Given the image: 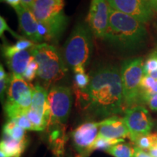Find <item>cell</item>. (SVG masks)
Here are the masks:
<instances>
[{
	"label": "cell",
	"mask_w": 157,
	"mask_h": 157,
	"mask_svg": "<svg viewBox=\"0 0 157 157\" xmlns=\"http://www.w3.org/2000/svg\"><path fill=\"white\" fill-rule=\"evenodd\" d=\"M74 90L76 104L84 111L102 117L116 116L125 111L121 72L117 66L98 68L85 89L74 87Z\"/></svg>",
	"instance_id": "obj_1"
},
{
	"label": "cell",
	"mask_w": 157,
	"mask_h": 157,
	"mask_svg": "<svg viewBox=\"0 0 157 157\" xmlns=\"http://www.w3.org/2000/svg\"><path fill=\"white\" fill-rule=\"evenodd\" d=\"M147 36L144 23L135 17L110 7L109 23L104 40L122 50H136Z\"/></svg>",
	"instance_id": "obj_2"
},
{
	"label": "cell",
	"mask_w": 157,
	"mask_h": 157,
	"mask_svg": "<svg viewBox=\"0 0 157 157\" xmlns=\"http://www.w3.org/2000/svg\"><path fill=\"white\" fill-rule=\"evenodd\" d=\"M93 52L92 31L88 25H76L64 46V58L74 71L85 69Z\"/></svg>",
	"instance_id": "obj_3"
},
{
	"label": "cell",
	"mask_w": 157,
	"mask_h": 157,
	"mask_svg": "<svg viewBox=\"0 0 157 157\" xmlns=\"http://www.w3.org/2000/svg\"><path fill=\"white\" fill-rule=\"evenodd\" d=\"M64 1L34 0L31 12L38 22L44 23L48 29L47 42H56L63 32L68 23L64 15Z\"/></svg>",
	"instance_id": "obj_4"
},
{
	"label": "cell",
	"mask_w": 157,
	"mask_h": 157,
	"mask_svg": "<svg viewBox=\"0 0 157 157\" xmlns=\"http://www.w3.org/2000/svg\"><path fill=\"white\" fill-rule=\"evenodd\" d=\"M32 56L39 66L38 76L48 84L63 78L67 72L66 65L58 50L48 43L35 44L31 48Z\"/></svg>",
	"instance_id": "obj_5"
},
{
	"label": "cell",
	"mask_w": 157,
	"mask_h": 157,
	"mask_svg": "<svg viewBox=\"0 0 157 157\" xmlns=\"http://www.w3.org/2000/svg\"><path fill=\"white\" fill-rule=\"evenodd\" d=\"M34 86L25 81L23 76L12 74L7 91V101L4 109L10 120L25 115L32 102Z\"/></svg>",
	"instance_id": "obj_6"
},
{
	"label": "cell",
	"mask_w": 157,
	"mask_h": 157,
	"mask_svg": "<svg viewBox=\"0 0 157 157\" xmlns=\"http://www.w3.org/2000/svg\"><path fill=\"white\" fill-rule=\"evenodd\" d=\"M143 66L144 62L141 58L129 59L121 66L120 72L125 110L140 103V83L144 76Z\"/></svg>",
	"instance_id": "obj_7"
},
{
	"label": "cell",
	"mask_w": 157,
	"mask_h": 157,
	"mask_svg": "<svg viewBox=\"0 0 157 157\" xmlns=\"http://www.w3.org/2000/svg\"><path fill=\"white\" fill-rule=\"evenodd\" d=\"M72 101V93L69 87L54 86L51 88L48 93L50 110L48 126L65 124L66 123L71 110Z\"/></svg>",
	"instance_id": "obj_8"
},
{
	"label": "cell",
	"mask_w": 157,
	"mask_h": 157,
	"mask_svg": "<svg viewBox=\"0 0 157 157\" xmlns=\"http://www.w3.org/2000/svg\"><path fill=\"white\" fill-rule=\"evenodd\" d=\"M124 113V120L129 129V139L132 142L140 135L151 133L154 122L146 107L137 105L125 110Z\"/></svg>",
	"instance_id": "obj_9"
},
{
	"label": "cell",
	"mask_w": 157,
	"mask_h": 157,
	"mask_svg": "<svg viewBox=\"0 0 157 157\" xmlns=\"http://www.w3.org/2000/svg\"><path fill=\"white\" fill-rule=\"evenodd\" d=\"M99 132V122L88 121L82 124L71 133L72 146L76 153L75 157H87Z\"/></svg>",
	"instance_id": "obj_10"
},
{
	"label": "cell",
	"mask_w": 157,
	"mask_h": 157,
	"mask_svg": "<svg viewBox=\"0 0 157 157\" xmlns=\"http://www.w3.org/2000/svg\"><path fill=\"white\" fill-rule=\"evenodd\" d=\"M110 6L106 0H91L87 23L94 36L104 39L109 27Z\"/></svg>",
	"instance_id": "obj_11"
},
{
	"label": "cell",
	"mask_w": 157,
	"mask_h": 157,
	"mask_svg": "<svg viewBox=\"0 0 157 157\" xmlns=\"http://www.w3.org/2000/svg\"><path fill=\"white\" fill-rule=\"evenodd\" d=\"M110 7L147 23L152 19L154 10L147 0H106Z\"/></svg>",
	"instance_id": "obj_12"
},
{
	"label": "cell",
	"mask_w": 157,
	"mask_h": 157,
	"mask_svg": "<svg viewBox=\"0 0 157 157\" xmlns=\"http://www.w3.org/2000/svg\"><path fill=\"white\" fill-rule=\"evenodd\" d=\"M3 52L8 68L13 74L23 77L25 69L33 57L31 49L18 51L15 50L13 45H5Z\"/></svg>",
	"instance_id": "obj_13"
},
{
	"label": "cell",
	"mask_w": 157,
	"mask_h": 157,
	"mask_svg": "<svg viewBox=\"0 0 157 157\" xmlns=\"http://www.w3.org/2000/svg\"><path fill=\"white\" fill-rule=\"evenodd\" d=\"M98 137L108 139H124L129 136L124 118L112 116L99 121Z\"/></svg>",
	"instance_id": "obj_14"
},
{
	"label": "cell",
	"mask_w": 157,
	"mask_h": 157,
	"mask_svg": "<svg viewBox=\"0 0 157 157\" xmlns=\"http://www.w3.org/2000/svg\"><path fill=\"white\" fill-rule=\"evenodd\" d=\"M18 17L20 29L29 40L41 42L38 33V21L30 10L21 5L15 9Z\"/></svg>",
	"instance_id": "obj_15"
},
{
	"label": "cell",
	"mask_w": 157,
	"mask_h": 157,
	"mask_svg": "<svg viewBox=\"0 0 157 157\" xmlns=\"http://www.w3.org/2000/svg\"><path fill=\"white\" fill-rule=\"evenodd\" d=\"M50 131L49 141L52 152L56 157L65 156V145L67 142L68 137L66 134L64 124H57L48 126Z\"/></svg>",
	"instance_id": "obj_16"
},
{
	"label": "cell",
	"mask_w": 157,
	"mask_h": 157,
	"mask_svg": "<svg viewBox=\"0 0 157 157\" xmlns=\"http://www.w3.org/2000/svg\"><path fill=\"white\" fill-rule=\"evenodd\" d=\"M30 109L43 116L47 120L50 121V110L48 103V91L39 84L34 86L32 102Z\"/></svg>",
	"instance_id": "obj_17"
},
{
	"label": "cell",
	"mask_w": 157,
	"mask_h": 157,
	"mask_svg": "<svg viewBox=\"0 0 157 157\" xmlns=\"http://www.w3.org/2000/svg\"><path fill=\"white\" fill-rule=\"evenodd\" d=\"M0 145V152H2L6 157H21L26 148L27 139L19 141L4 135Z\"/></svg>",
	"instance_id": "obj_18"
},
{
	"label": "cell",
	"mask_w": 157,
	"mask_h": 157,
	"mask_svg": "<svg viewBox=\"0 0 157 157\" xmlns=\"http://www.w3.org/2000/svg\"><path fill=\"white\" fill-rule=\"evenodd\" d=\"M25 130V129L20 127L13 120H9L3 127L4 135L19 141L27 139Z\"/></svg>",
	"instance_id": "obj_19"
},
{
	"label": "cell",
	"mask_w": 157,
	"mask_h": 157,
	"mask_svg": "<svg viewBox=\"0 0 157 157\" xmlns=\"http://www.w3.org/2000/svg\"><path fill=\"white\" fill-rule=\"evenodd\" d=\"M113 157H133L135 154V147L129 143H119L111 146L106 151Z\"/></svg>",
	"instance_id": "obj_20"
},
{
	"label": "cell",
	"mask_w": 157,
	"mask_h": 157,
	"mask_svg": "<svg viewBox=\"0 0 157 157\" xmlns=\"http://www.w3.org/2000/svg\"><path fill=\"white\" fill-rule=\"evenodd\" d=\"M137 148L144 151H149L157 146V132L140 135L132 142Z\"/></svg>",
	"instance_id": "obj_21"
},
{
	"label": "cell",
	"mask_w": 157,
	"mask_h": 157,
	"mask_svg": "<svg viewBox=\"0 0 157 157\" xmlns=\"http://www.w3.org/2000/svg\"><path fill=\"white\" fill-rule=\"evenodd\" d=\"M122 142H124V139H108L98 136L92 147V151L94 150H103L106 151L111 146Z\"/></svg>",
	"instance_id": "obj_22"
},
{
	"label": "cell",
	"mask_w": 157,
	"mask_h": 157,
	"mask_svg": "<svg viewBox=\"0 0 157 157\" xmlns=\"http://www.w3.org/2000/svg\"><path fill=\"white\" fill-rule=\"evenodd\" d=\"M74 72L75 74L74 87L78 89H85L90 82V78L89 75L85 73V69H78Z\"/></svg>",
	"instance_id": "obj_23"
},
{
	"label": "cell",
	"mask_w": 157,
	"mask_h": 157,
	"mask_svg": "<svg viewBox=\"0 0 157 157\" xmlns=\"http://www.w3.org/2000/svg\"><path fill=\"white\" fill-rule=\"evenodd\" d=\"M38 70L39 66L37 62L35 60L34 57H32L31 59L30 62L27 66L26 69L24 74H23V78H25L28 82H31L34 80L36 76L38 75Z\"/></svg>",
	"instance_id": "obj_24"
},
{
	"label": "cell",
	"mask_w": 157,
	"mask_h": 157,
	"mask_svg": "<svg viewBox=\"0 0 157 157\" xmlns=\"http://www.w3.org/2000/svg\"><path fill=\"white\" fill-rule=\"evenodd\" d=\"M157 70V51L155 50L149 55L148 58L144 62L143 71L144 75H148L149 74Z\"/></svg>",
	"instance_id": "obj_25"
},
{
	"label": "cell",
	"mask_w": 157,
	"mask_h": 157,
	"mask_svg": "<svg viewBox=\"0 0 157 157\" xmlns=\"http://www.w3.org/2000/svg\"><path fill=\"white\" fill-rule=\"evenodd\" d=\"M11 120L14 121L15 123L17 124V125H19L20 127H22L25 130H34L35 131L34 125L31 124L30 120L29 119V118L27 117L26 115H21L19 116L15 119H11Z\"/></svg>",
	"instance_id": "obj_26"
},
{
	"label": "cell",
	"mask_w": 157,
	"mask_h": 157,
	"mask_svg": "<svg viewBox=\"0 0 157 157\" xmlns=\"http://www.w3.org/2000/svg\"><path fill=\"white\" fill-rule=\"evenodd\" d=\"M148 105L153 111H157V93L147 95L142 99V103Z\"/></svg>",
	"instance_id": "obj_27"
},
{
	"label": "cell",
	"mask_w": 157,
	"mask_h": 157,
	"mask_svg": "<svg viewBox=\"0 0 157 157\" xmlns=\"http://www.w3.org/2000/svg\"><path fill=\"white\" fill-rule=\"evenodd\" d=\"M35 44H35L34 42L29 40V39H22L17 41V42L15 43V44L13 45V46H14V48L16 50L21 51L30 50V49L31 48H33Z\"/></svg>",
	"instance_id": "obj_28"
},
{
	"label": "cell",
	"mask_w": 157,
	"mask_h": 157,
	"mask_svg": "<svg viewBox=\"0 0 157 157\" xmlns=\"http://www.w3.org/2000/svg\"><path fill=\"white\" fill-rule=\"evenodd\" d=\"M5 31H9L10 34L13 35V36L16 37V38H17L19 39H23L22 36H19L18 34H15V32H14L13 31L11 30V29L10 28V27L8 26V25H7V22H6L5 19L4 18V17L2 16L0 17V36H1V37L2 36V34H4V32H5Z\"/></svg>",
	"instance_id": "obj_29"
},
{
	"label": "cell",
	"mask_w": 157,
	"mask_h": 157,
	"mask_svg": "<svg viewBox=\"0 0 157 157\" xmlns=\"http://www.w3.org/2000/svg\"><path fill=\"white\" fill-rule=\"evenodd\" d=\"M10 80V76L7 75L5 78L0 79V95H1V101H3L5 93L7 89H8V86Z\"/></svg>",
	"instance_id": "obj_30"
},
{
	"label": "cell",
	"mask_w": 157,
	"mask_h": 157,
	"mask_svg": "<svg viewBox=\"0 0 157 157\" xmlns=\"http://www.w3.org/2000/svg\"><path fill=\"white\" fill-rule=\"evenodd\" d=\"M133 157H152V156L151 155L149 154V153L146 152V151L135 146V154Z\"/></svg>",
	"instance_id": "obj_31"
},
{
	"label": "cell",
	"mask_w": 157,
	"mask_h": 157,
	"mask_svg": "<svg viewBox=\"0 0 157 157\" xmlns=\"http://www.w3.org/2000/svg\"><path fill=\"white\" fill-rule=\"evenodd\" d=\"M1 1H3L7 3L8 5H10L11 7H13L14 9L22 5L21 0H1Z\"/></svg>",
	"instance_id": "obj_32"
},
{
	"label": "cell",
	"mask_w": 157,
	"mask_h": 157,
	"mask_svg": "<svg viewBox=\"0 0 157 157\" xmlns=\"http://www.w3.org/2000/svg\"><path fill=\"white\" fill-rule=\"evenodd\" d=\"M21 2H22V5L23 7L31 10L33 5H34V0H21Z\"/></svg>",
	"instance_id": "obj_33"
},
{
	"label": "cell",
	"mask_w": 157,
	"mask_h": 157,
	"mask_svg": "<svg viewBox=\"0 0 157 157\" xmlns=\"http://www.w3.org/2000/svg\"><path fill=\"white\" fill-rule=\"evenodd\" d=\"M152 7L153 10L157 12V0H147Z\"/></svg>",
	"instance_id": "obj_34"
},
{
	"label": "cell",
	"mask_w": 157,
	"mask_h": 157,
	"mask_svg": "<svg viewBox=\"0 0 157 157\" xmlns=\"http://www.w3.org/2000/svg\"><path fill=\"white\" fill-rule=\"evenodd\" d=\"M7 75H8V74H6L5 71L3 68L2 64H1V65H0V79H1V78H5Z\"/></svg>",
	"instance_id": "obj_35"
},
{
	"label": "cell",
	"mask_w": 157,
	"mask_h": 157,
	"mask_svg": "<svg viewBox=\"0 0 157 157\" xmlns=\"http://www.w3.org/2000/svg\"><path fill=\"white\" fill-rule=\"evenodd\" d=\"M148 153L151 155L152 157H157V146H154L151 150L148 151Z\"/></svg>",
	"instance_id": "obj_36"
},
{
	"label": "cell",
	"mask_w": 157,
	"mask_h": 157,
	"mask_svg": "<svg viewBox=\"0 0 157 157\" xmlns=\"http://www.w3.org/2000/svg\"><path fill=\"white\" fill-rule=\"evenodd\" d=\"M156 93H157V80H156V84H155L154 87H153V89L151 90V91L150 95H151V94H156ZM145 97H146V96H145Z\"/></svg>",
	"instance_id": "obj_37"
},
{
	"label": "cell",
	"mask_w": 157,
	"mask_h": 157,
	"mask_svg": "<svg viewBox=\"0 0 157 157\" xmlns=\"http://www.w3.org/2000/svg\"><path fill=\"white\" fill-rule=\"evenodd\" d=\"M148 76H151L152 78H154V79L157 80V70L156 71H153V72H151V73L149 74Z\"/></svg>",
	"instance_id": "obj_38"
},
{
	"label": "cell",
	"mask_w": 157,
	"mask_h": 157,
	"mask_svg": "<svg viewBox=\"0 0 157 157\" xmlns=\"http://www.w3.org/2000/svg\"><path fill=\"white\" fill-rule=\"evenodd\" d=\"M64 157H74L73 156H72L71 154H70V153H68V154H67L66 155H65Z\"/></svg>",
	"instance_id": "obj_39"
},
{
	"label": "cell",
	"mask_w": 157,
	"mask_h": 157,
	"mask_svg": "<svg viewBox=\"0 0 157 157\" xmlns=\"http://www.w3.org/2000/svg\"><path fill=\"white\" fill-rule=\"evenodd\" d=\"M154 128L156 129V130L157 131V121H156V122L154 123Z\"/></svg>",
	"instance_id": "obj_40"
},
{
	"label": "cell",
	"mask_w": 157,
	"mask_h": 157,
	"mask_svg": "<svg viewBox=\"0 0 157 157\" xmlns=\"http://www.w3.org/2000/svg\"><path fill=\"white\" fill-rule=\"evenodd\" d=\"M58 1H64V0H58Z\"/></svg>",
	"instance_id": "obj_41"
},
{
	"label": "cell",
	"mask_w": 157,
	"mask_h": 157,
	"mask_svg": "<svg viewBox=\"0 0 157 157\" xmlns=\"http://www.w3.org/2000/svg\"><path fill=\"white\" fill-rule=\"evenodd\" d=\"M156 51H157V48H156Z\"/></svg>",
	"instance_id": "obj_42"
}]
</instances>
